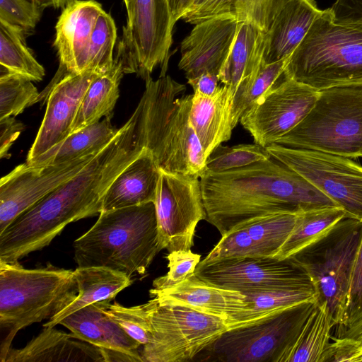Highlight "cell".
Instances as JSON below:
<instances>
[{"instance_id":"1","label":"cell","mask_w":362,"mask_h":362,"mask_svg":"<svg viewBox=\"0 0 362 362\" xmlns=\"http://www.w3.org/2000/svg\"><path fill=\"white\" fill-rule=\"evenodd\" d=\"M144 148L134 111L81 171L14 219L5 230L10 244L27 256L49 245L69 223L100 214L109 186Z\"/></svg>"},{"instance_id":"2","label":"cell","mask_w":362,"mask_h":362,"mask_svg":"<svg viewBox=\"0 0 362 362\" xmlns=\"http://www.w3.org/2000/svg\"><path fill=\"white\" fill-rule=\"evenodd\" d=\"M205 220L222 235L251 218L276 212L339 206L302 175L272 156L199 177Z\"/></svg>"},{"instance_id":"3","label":"cell","mask_w":362,"mask_h":362,"mask_svg":"<svg viewBox=\"0 0 362 362\" xmlns=\"http://www.w3.org/2000/svg\"><path fill=\"white\" fill-rule=\"evenodd\" d=\"M145 81L136 108L145 148L160 170L199 178L206 158L189 119L193 94L178 97L186 86L169 76Z\"/></svg>"},{"instance_id":"4","label":"cell","mask_w":362,"mask_h":362,"mask_svg":"<svg viewBox=\"0 0 362 362\" xmlns=\"http://www.w3.org/2000/svg\"><path fill=\"white\" fill-rule=\"evenodd\" d=\"M78 267H101L143 275L160 251L153 202L102 211L73 244Z\"/></svg>"},{"instance_id":"5","label":"cell","mask_w":362,"mask_h":362,"mask_svg":"<svg viewBox=\"0 0 362 362\" xmlns=\"http://www.w3.org/2000/svg\"><path fill=\"white\" fill-rule=\"evenodd\" d=\"M74 270L50 263L25 269L18 262H0V361L21 329L51 319L77 296Z\"/></svg>"},{"instance_id":"6","label":"cell","mask_w":362,"mask_h":362,"mask_svg":"<svg viewBox=\"0 0 362 362\" xmlns=\"http://www.w3.org/2000/svg\"><path fill=\"white\" fill-rule=\"evenodd\" d=\"M283 76L317 90L362 86V28L339 24L322 10L288 58Z\"/></svg>"},{"instance_id":"7","label":"cell","mask_w":362,"mask_h":362,"mask_svg":"<svg viewBox=\"0 0 362 362\" xmlns=\"http://www.w3.org/2000/svg\"><path fill=\"white\" fill-rule=\"evenodd\" d=\"M276 144L349 158L362 157V86L319 90L308 114Z\"/></svg>"},{"instance_id":"8","label":"cell","mask_w":362,"mask_h":362,"mask_svg":"<svg viewBox=\"0 0 362 362\" xmlns=\"http://www.w3.org/2000/svg\"><path fill=\"white\" fill-rule=\"evenodd\" d=\"M361 235L362 221L346 216L326 237L290 258L308 275L336 326L344 322L349 313L351 280Z\"/></svg>"},{"instance_id":"9","label":"cell","mask_w":362,"mask_h":362,"mask_svg":"<svg viewBox=\"0 0 362 362\" xmlns=\"http://www.w3.org/2000/svg\"><path fill=\"white\" fill-rule=\"evenodd\" d=\"M151 337L141 352L144 362H185L193 360L224 332L230 322L192 308L148 302Z\"/></svg>"},{"instance_id":"10","label":"cell","mask_w":362,"mask_h":362,"mask_svg":"<svg viewBox=\"0 0 362 362\" xmlns=\"http://www.w3.org/2000/svg\"><path fill=\"white\" fill-rule=\"evenodd\" d=\"M316 303L296 305L255 323L228 329L203 351L208 354L206 360L279 362Z\"/></svg>"},{"instance_id":"11","label":"cell","mask_w":362,"mask_h":362,"mask_svg":"<svg viewBox=\"0 0 362 362\" xmlns=\"http://www.w3.org/2000/svg\"><path fill=\"white\" fill-rule=\"evenodd\" d=\"M127 13L115 59L124 74L145 80L160 65L164 76L175 25L167 0H131Z\"/></svg>"},{"instance_id":"12","label":"cell","mask_w":362,"mask_h":362,"mask_svg":"<svg viewBox=\"0 0 362 362\" xmlns=\"http://www.w3.org/2000/svg\"><path fill=\"white\" fill-rule=\"evenodd\" d=\"M276 160L302 175L344 209L347 216L362 221V166L349 158L320 151L273 144L265 147Z\"/></svg>"},{"instance_id":"13","label":"cell","mask_w":362,"mask_h":362,"mask_svg":"<svg viewBox=\"0 0 362 362\" xmlns=\"http://www.w3.org/2000/svg\"><path fill=\"white\" fill-rule=\"evenodd\" d=\"M160 250H189L198 223L205 220L200 180L160 170L153 202Z\"/></svg>"},{"instance_id":"14","label":"cell","mask_w":362,"mask_h":362,"mask_svg":"<svg viewBox=\"0 0 362 362\" xmlns=\"http://www.w3.org/2000/svg\"><path fill=\"white\" fill-rule=\"evenodd\" d=\"M194 274L206 282L241 292L314 287L308 275L290 259L243 257L201 260Z\"/></svg>"},{"instance_id":"15","label":"cell","mask_w":362,"mask_h":362,"mask_svg":"<svg viewBox=\"0 0 362 362\" xmlns=\"http://www.w3.org/2000/svg\"><path fill=\"white\" fill-rule=\"evenodd\" d=\"M319 90L283 74L279 82L240 118L255 144L267 147L292 130L308 114Z\"/></svg>"},{"instance_id":"16","label":"cell","mask_w":362,"mask_h":362,"mask_svg":"<svg viewBox=\"0 0 362 362\" xmlns=\"http://www.w3.org/2000/svg\"><path fill=\"white\" fill-rule=\"evenodd\" d=\"M96 154L60 164L33 165L25 163L1 177L0 233L16 217L75 176Z\"/></svg>"},{"instance_id":"17","label":"cell","mask_w":362,"mask_h":362,"mask_svg":"<svg viewBox=\"0 0 362 362\" xmlns=\"http://www.w3.org/2000/svg\"><path fill=\"white\" fill-rule=\"evenodd\" d=\"M98 75L91 71L78 74L66 73L62 78L56 75L57 81L47 96L44 118L25 163L31 164L71 134L83 95Z\"/></svg>"},{"instance_id":"18","label":"cell","mask_w":362,"mask_h":362,"mask_svg":"<svg viewBox=\"0 0 362 362\" xmlns=\"http://www.w3.org/2000/svg\"><path fill=\"white\" fill-rule=\"evenodd\" d=\"M239 23L216 17L194 24L181 43L178 64L187 80L209 73L218 76L233 46Z\"/></svg>"},{"instance_id":"19","label":"cell","mask_w":362,"mask_h":362,"mask_svg":"<svg viewBox=\"0 0 362 362\" xmlns=\"http://www.w3.org/2000/svg\"><path fill=\"white\" fill-rule=\"evenodd\" d=\"M151 298L159 304L185 306L225 319L237 327L238 319L248 310L245 295L206 282L194 273L182 282L163 289L151 288Z\"/></svg>"},{"instance_id":"20","label":"cell","mask_w":362,"mask_h":362,"mask_svg":"<svg viewBox=\"0 0 362 362\" xmlns=\"http://www.w3.org/2000/svg\"><path fill=\"white\" fill-rule=\"evenodd\" d=\"M103 11L101 4L94 0H75L63 8L55 26L53 45L59 67L66 73L86 71L90 39Z\"/></svg>"},{"instance_id":"21","label":"cell","mask_w":362,"mask_h":362,"mask_svg":"<svg viewBox=\"0 0 362 362\" xmlns=\"http://www.w3.org/2000/svg\"><path fill=\"white\" fill-rule=\"evenodd\" d=\"M97 302L83 307L60 320L59 325L66 327L76 338L100 349L105 356L111 352L129 354L139 362H144L138 349L140 344L105 312V303Z\"/></svg>"},{"instance_id":"22","label":"cell","mask_w":362,"mask_h":362,"mask_svg":"<svg viewBox=\"0 0 362 362\" xmlns=\"http://www.w3.org/2000/svg\"><path fill=\"white\" fill-rule=\"evenodd\" d=\"M54 327H44L21 349L11 347L4 362H105L100 348Z\"/></svg>"},{"instance_id":"23","label":"cell","mask_w":362,"mask_h":362,"mask_svg":"<svg viewBox=\"0 0 362 362\" xmlns=\"http://www.w3.org/2000/svg\"><path fill=\"white\" fill-rule=\"evenodd\" d=\"M322 11L314 0H289L264 33L263 64L288 58Z\"/></svg>"},{"instance_id":"24","label":"cell","mask_w":362,"mask_h":362,"mask_svg":"<svg viewBox=\"0 0 362 362\" xmlns=\"http://www.w3.org/2000/svg\"><path fill=\"white\" fill-rule=\"evenodd\" d=\"M235 92L227 85L219 86L211 96L194 93L189 119L206 158L213 150L230 139Z\"/></svg>"},{"instance_id":"25","label":"cell","mask_w":362,"mask_h":362,"mask_svg":"<svg viewBox=\"0 0 362 362\" xmlns=\"http://www.w3.org/2000/svg\"><path fill=\"white\" fill-rule=\"evenodd\" d=\"M160 173L152 153L144 148L109 186L102 211L153 202Z\"/></svg>"},{"instance_id":"26","label":"cell","mask_w":362,"mask_h":362,"mask_svg":"<svg viewBox=\"0 0 362 362\" xmlns=\"http://www.w3.org/2000/svg\"><path fill=\"white\" fill-rule=\"evenodd\" d=\"M337 325L324 300H319L279 362L332 361V332Z\"/></svg>"},{"instance_id":"27","label":"cell","mask_w":362,"mask_h":362,"mask_svg":"<svg viewBox=\"0 0 362 362\" xmlns=\"http://www.w3.org/2000/svg\"><path fill=\"white\" fill-rule=\"evenodd\" d=\"M74 273L78 288L76 298L43 324V327H55L64 317L92 303L111 301L117 293L132 284L130 277L106 267H78Z\"/></svg>"},{"instance_id":"28","label":"cell","mask_w":362,"mask_h":362,"mask_svg":"<svg viewBox=\"0 0 362 362\" xmlns=\"http://www.w3.org/2000/svg\"><path fill=\"white\" fill-rule=\"evenodd\" d=\"M264 48V33L252 24L239 23L233 46L218 75L221 83L235 93L242 82L259 71Z\"/></svg>"},{"instance_id":"29","label":"cell","mask_w":362,"mask_h":362,"mask_svg":"<svg viewBox=\"0 0 362 362\" xmlns=\"http://www.w3.org/2000/svg\"><path fill=\"white\" fill-rule=\"evenodd\" d=\"M289 0H215L208 6L188 13L182 19L191 24L222 17L255 25L267 33L276 16Z\"/></svg>"},{"instance_id":"30","label":"cell","mask_w":362,"mask_h":362,"mask_svg":"<svg viewBox=\"0 0 362 362\" xmlns=\"http://www.w3.org/2000/svg\"><path fill=\"white\" fill-rule=\"evenodd\" d=\"M341 206L301 211L291 234L274 256L288 259L326 237L346 216Z\"/></svg>"},{"instance_id":"31","label":"cell","mask_w":362,"mask_h":362,"mask_svg":"<svg viewBox=\"0 0 362 362\" xmlns=\"http://www.w3.org/2000/svg\"><path fill=\"white\" fill-rule=\"evenodd\" d=\"M119 129L111 124L110 118L105 117L102 121L70 134L30 165L60 164L96 154L113 139Z\"/></svg>"},{"instance_id":"32","label":"cell","mask_w":362,"mask_h":362,"mask_svg":"<svg viewBox=\"0 0 362 362\" xmlns=\"http://www.w3.org/2000/svg\"><path fill=\"white\" fill-rule=\"evenodd\" d=\"M124 71L115 59L112 69L98 75L86 90L74 121L71 134L100 121L103 117L111 118L119 96V82Z\"/></svg>"},{"instance_id":"33","label":"cell","mask_w":362,"mask_h":362,"mask_svg":"<svg viewBox=\"0 0 362 362\" xmlns=\"http://www.w3.org/2000/svg\"><path fill=\"white\" fill-rule=\"evenodd\" d=\"M248 310L240 316L237 327L255 323L284 310L308 303H317L314 287L243 292Z\"/></svg>"},{"instance_id":"34","label":"cell","mask_w":362,"mask_h":362,"mask_svg":"<svg viewBox=\"0 0 362 362\" xmlns=\"http://www.w3.org/2000/svg\"><path fill=\"white\" fill-rule=\"evenodd\" d=\"M25 36L20 28L0 20V64L9 72L39 81L45 70L28 47Z\"/></svg>"},{"instance_id":"35","label":"cell","mask_w":362,"mask_h":362,"mask_svg":"<svg viewBox=\"0 0 362 362\" xmlns=\"http://www.w3.org/2000/svg\"><path fill=\"white\" fill-rule=\"evenodd\" d=\"M299 212L268 214L239 225L247 231L264 257H274L293 230Z\"/></svg>"},{"instance_id":"36","label":"cell","mask_w":362,"mask_h":362,"mask_svg":"<svg viewBox=\"0 0 362 362\" xmlns=\"http://www.w3.org/2000/svg\"><path fill=\"white\" fill-rule=\"evenodd\" d=\"M288 58L261 66L259 71L242 82L233 99V122L235 127L241 117L280 80Z\"/></svg>"},{"instance_id":"37","label":"cell","mask_w":362,"mask_h":362,"mask_svg":"<svg viewBox=\"0 0 362 362\" xmlns=\"http://www.w3.org/2000/svg\"><path fill=\"white\" fill-rule=\"evenodd\" d=\"M116 40L117 28L114 19L103 10L97 19L90 39L86 71L102 74L112 68Z\"/></svg>"},{"instance_id":"38","label":"cell","mask_w":362,"mask_h":362,"mask_svg":"<svg viewBox=\"0 0 362 362\" xmlns=\"http://www.w3.org/2000/svg\"><path fill=\"white\" fill-rule=\"evenodd\" d=\"M40 94L29 78L1 70L0 76V119L14 117L38 101Z\"/></svg>"},{"instance_id":"39","label":"cell","mask_w":362,"mask_h":362,"mask_svg":"<svg viewBox=\"0 0 362 362\" xmlns=\"http://www.w3.org/2000/svg\"><path fill=\"white\" fill-rule=\"evenodd\" d=\"M271 157L266 148L257 144H240L230 147L220 144L206 158L205 172L216 173L228 171Z\"/></svg>"},{"instance_id":"40","label":"cell","mask_w":362,"mask_h":362,"mask_svg":"<svg viewBox=\"0 0 362 362\" xmlns=\"http://www.w3.org/2000/svg\"><path fill=\"white\" fill-rule=\"evenodd\" d=\"M105 310L126 332L144 346L151 337V320L148 303L124 307L114 302L105 303Z\"/></svg>"},{"instance_id":"41","label":"cell","mask_w":362,"mask_h":362,"mask_svg":"<svg viewBox=\"0 0 362 362\" xmlns=\"http://www.w3.org/2000/svg\"><path fill=\"white\" fill-rule=\"evenodd\" d=\"M222 238L202 260L210 261L234 257H264L247 231L238 225Z\"/></svg>"},{"instance_id":"42","label":"cell","mask_w":362,"mask_h":362,"mask_svg":"<svg viewBox=\"0 0 362 362\" xmlns=\"http://www.w3.org/2000/svg\"><path fill=\"white\" fill-rule=\"evenodd\" d=\"M166 258L168 260V272L153 280V288L155 289L170 288L182 282L194 273L201 261V255L192 252L191 250L168 252Z\"/></svg>"},{"instance_id":"43","label":"cell","mask_w":362,"mask_h":362,"mask_svg":"<svg viewBox=\"0 0 362 362\" xmlns=\"http://www.w3.org/2000/svg\"><path fill=\"white\" fill-rule=\"evenodd\" d=\"M42 6L33 0H0V20L20 28L27 35L40 20Z\"/></svg>"},{"instance_id":"44","label":"cell","mask_w":362,"mask_h":362,"mask_svg":"<svg viewBox=\"0 0 362 362\" xmlns=\"http://www.w3.org/2000/svg\"><path fill=\"white\" fill-rule=\"evenodd\" d=\"M334 338L362 346V296L350 308L344 322L335 327Z\"/></svg>"},{"instance_id":"45","label":"cell","mask_w":362,"mask_h":362,"mask_svg":"<svg viewBox=\"0 0 362 362\" xmlns=\"http://www.w3.org/2000/svg\"><path fill=\"white\" fill-rule=\"evenodd\" d=\"M329 8L335 23L362 28V0H336Z\"/></svg>"},{"instance_id":"46","label":"cell","mask_w":362,"mask_h":362,"mask_svg":"<svg viewBox=\"0 0 362 362\" xmlns=\"http://www.w3.org/2000/svg\"><path fill=\"white\" fill-rule=\"evenodd\" d=\"M24 125L14 117L0 119V158H8L10 148L23 131Z\"/></svg>"},{"instance_id":"47","label":"cell","mask_w":362,"mask_h":362,"mask_svg":"<svg viewBox=\"0 0 362 362\" xmlns=\"http://www.w3.org/2000/svg\"><path fill=\"white\" fill-rule=\"evenodd\" d=\"M362 296V235L356 254L349 291V310Z\"/></svg>"},{"instance_id":"48","label":"cell","mask_w":362,"mask_h":362,"mask_svg":"<svg viewBox=\"0 0 362 362\" xmlns=\"http://www.w3.org/2000/svg\"><path fill=\"white\" fill-rule=\"evenodd\" d=\"M218 81H220L218 76L209 73L187 80V83L194 90V93L203 96L213 95L219 86Z\"/></svg>"},{"instance_id":"49","label":"cell","mask_w":362,"mask_h":362,"mask_svg":"<svg viewBox=\"0 0 362 362\" xmlns=\"http://www.w3.org/2000/svg\"><path fill=\"white\" fill-rule=\"evenodd\" d=\"M193 1L194 0H167L175 23L177 21L182 19L184 16L189 11Z\"/></svg>"},{"instance_id":"50","label":"cell","mask_w":362,"mask_h":362,"mask_svg":"<svg viewBox=\"0 0 362 362\" xmlns=\"http://www.w3.org/2000/svg\"><path fill=\"white\" fill-rule=\"evenodd\" d=\"M75 0H44V6H50L54 8H64Z\"/></svg>"},{"instance_id":"51","label":"cell","mask_w":362,"mask_h":362,"mask_svg":"<svg viewBox=\"0 0 362 362\" xmlns=\"http://www.w3.org/2000/svg\"><path fill=\"white\" fill-rule=\"evenodd\" d=\"M214 1H215V0H194L192 7H191V9L189 10V11L188 13H191V12L196 11L197 10H199V9L208 6L209 4L212 3Z\"/></svg>"},{"instance_id":"52","label":"cell","mask_w":362,"mask_h":362,"mask_svg":"<svg viewBox=\"0 0 362 362\" xmlns=\"http://www.w3.org/2000/svg\"><path fill=\"white\" fill-rule=\"evenodd\" d=\"M349 362H362V346H354Z\"/></svg>"},{"instance_id":"53","label":"cell","mask_w":362,"mask_h":362,"mask_svg":"<svg viewBox=\"0 0 362 362\" xmlns=\"http://www.w3.org/2000/svg\"><path fill=\"white\" fill-rule=\"evenodd\" d=\"M124 1V6L126 7V9L128 8V7L129 6V4L131 3V0H123Z\"/></svg>"},{"instance_id":"54","label":"cell","mask_w":362,"mask_h":362,"mask_svg":"<svg viewBox=\"0 0 362 362\" xmlns=\"http://www.w3.org/2000/svg\"><path fill=\"white\" fill-rule=\"evenodd\" d=\"M33 1H35L39 3L40 4H41L42 6H44V5H43V1L44 0H33Z\"/></svg>"}]
</instances>
